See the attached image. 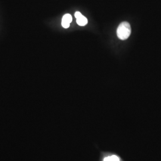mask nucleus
<instances>
[{"label": "nucleus", "instance_id": "obj_3", "mask_svg": "<svg viewBox=\"0 0 161 161\" xmlns=\"http://www.w3.org/2000/svg\"><path fill=\"white\" fill-rule=\"evenodd\" d=\"M76 23L80 26H84L88 23V20L86 17L81 14L79 17L76 18Z\"/></svg>", "mask_w": 161, "mask_h": 161}, {"label": "nucleus", "instance_id": "obj_1", "mask_svg": "<svg viewBox=\"0 0 161 161\" xmlns=\"http://www.w3.org/2000/svg\"><path fill=\"white\" fill-rule=\"evenodd\" d=\"M131 33L130 23L127 22L121 23L117 29V36L121 40H125L129 38Z\"/></svg>", "mask_w": 161, "mask_h": 161}, {"label": "nucleus", "instance_id": "obj_2", "mask_svg": "<svg viewBox=\"0 0 161 161\" xmlns=\"http://www.w3.org/2000/svg\"><path fill=\"white\" fill-rule=\"evenodd\" d=\"M72 21V17L70 14H66L64 15L62 18V25L64 28H68L70 26V23Z\"/></svg>", "mask_w": 161, "mask_h": 161}, {"label": "nucleus", "instance_id": "obj_4", "mask_svg": "<svg viewBox=\"0 0 161 161\" xmlns=\"http://www.w3.org/2000/svg\"><path fill=\"white\" fill-rule=\"evenodd\" d=\"M103 161H120V159L117 156L112 155L105 158Z\"/></svg>", "mask_w": 161, "mask_h": 161}]
</instances>
